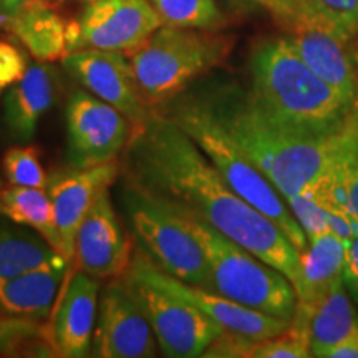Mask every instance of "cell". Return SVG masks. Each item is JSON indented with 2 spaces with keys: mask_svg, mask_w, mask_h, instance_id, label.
I'll return each mask as SVG.
<instances>
[{
  "mask_svg": "<svg viewBox=\"0 0 358 358\" xmlns=\"http://www.w3.org/2000/svg\"><path fill=\"white\" fill-rule=\"evenodd\" d=\"M131 259V243L106 189L80 224L71 264L95 279H116L127 274Z\"/></svg>",
  "mask_w": 358,
  "mask_h": 358,
  "instance_id": "5bb4252c",
  "label": "cell"
},
{
  "mask_svg": "<svg viewBox=\"0 0 358 358\" xmlns=\"http://www.w3.org/2000/svg\"><path fill=\"white\" fill-rule=\"evenodd\" d=\"M10 19H12L10 13H6V15L0 13V25H10Z\"/></svg>",
  "mask_w": 358,
  "mask_h": 358,
  "instance_id": "8d00e7d4",
  "label": "cell"
},
{
  "mask_svg": "<svg viewBox=\"0 0 358 358\" xmlns=\"http://www.w3.org/2000/svg\"><path fill=\"white\" fill-rule=\"evenodd\" d=\"M69 25L53 7H32L13 13L8 27L38 62H55L70 53Z\"/></svg>",
  "mask_w": 358,
  "mask_h": 358,
  "instance_id": "7402d4cb",
  "label": "cell"
},
{
  "mask_svg": "<svg viewBox=\"0 0 358 358\" xmlns=\"http://www.w3.org/2000/svg\"><path fill=\"white\" fill-rule=\"evenodd\" d=\"M357 62H358V48H357Z\"/></svg>",
  "mask_w": 358,
  "mask_h": 358,
  "instance_id": "f35d334b",
  "label": "cell"
},
{
  "mask_svg": "<svg viewBox=\"0 0 358 358\" xmlns=\"http://www.w3.org/2000/svg\"><path fill=\"white\" fill-rule=\"evenodd\" d=\"M40 340L48 342V327L43 320L0 313V353L12 355L35 345Z\"/></svg>",
  "mask_w": 358,
  "mask_h": 358,
  "instance_id": "83f0119b",
  "label": "cell"
},
{
  "mask_svg": "<svg viewBox=\"0 0 358 358\" xmlns=\"http://www.w3.org/2000/svg\"><path fill=\"white\" fill-rule=\"evenodd\" d=\"M343 284L352 295V299L358 303V226L352 241L347 245V261L343 271Z\"/></svg>",
  "mask_w": 358,
  "mask_h": 358,
  "instance_id": "4dcf8cb0",
  "label": "cell"
},
{
  "mask_svg": "<svg viewBox=\"0 0 358 358\" xmlns=\"http://www.w3.org/2000/svg\"><path fill=\"white\" fill-rule=\"evenodd\" d=\"M329 358H358V332L335 347Z\"/></svg>",
  "mask_w": 358,
  "mask_h": 358,
  "instance_id": "836d02e7",
  "label": "cell"
},
{
  "mask_svg": "<svg viewBox=\"0 0 358 358\" xmlns=\"http://www.w3.org/2000/svg\"><path fill=\"white\" fill-rule=\"evenodd\" d=\"M123 204L134 236L161 271L186 284L209 287L208 259L187 216L129 185Z\"/></svg>",
  "mask_w": 358,
  "mask_h": 358,
  "instance_id": "ba28073f",
  "label": "cell"
},
{
  "mask_svg": "<svg viewBox=\"0 0 358 358\" xmlns=\"http://www.w3.org/2000/svg\"><path fill=\"white\" fill-rule=\"evenodd\" d=\"M0 214L12 222L38 232L52 249L64 256V243L58 232L55 211L47 189L38 187L10 186L0 189Z\"/></svg>",
  "mask_w": 358,
  "mask_h": 358,
  "instance_id": "603a6c76",
  "label": "cell"
},
{
  "mask_svg": "<svg viewBox=\"0 0 358 358\" xmlns=\"http://www.w3.org/2000/svg\"><path fill=\"white\" fill-rule=\"evenodd\" d=\"M100 284L95 277L70 268L48 322V343L57 357L83 358L92 352Z\"/></svg>",
  "mask_w": 358,
  "mask_h": 358,
  "instance_id": "9a60e30c",
  "label": "cell"
},
{
  "mask_svg": "<svg viewBox=\"0 0 358 358\" xmlns=\"http://www.w3.org/2000/svg\"><path fill=\"white\" fill-rule=\"evenodd\" d=\"M120 166L111 161L92 168H65L48 176L47 192L50 196L58 232L64 243V257L73 261L75 237L98 196L116 181Z\"/></svg>",
  "mask_w": 358,
  "mask_h": 358,
  "instance_id": "2e32d148",
  "label": "cell"
},
{
  "mask_svg": "<svg viewBox=\"0 0 358 358\" xmlns=\"http://www.w3.org/2000/svg\"><path fill=\"white\" fill-rule=\"evenodd\" d=\"M164 25L216 30L224 25V13L216 0H150Z\"/></svg>",
  "mask_w": 358,
  "mask_h": 358,
  "instance_id": "d4e9b609",
  "label": "cell"
},
{
  "mask_svg": "<svg viewBox=\"0 0 358 358\" xmlns=\"http://www.w3.org/2000/svg\"><path fill=\"white\" fill-rule=\"evenodd\" d=\"M254 2L261 3L262 7L271 10V13L275 17L279 24L287 20L295 10L294 0H254Z\"/></svg>",
  "mask_w": 358,
  "mask_h": 358,
  "instance_id": "d6a6232c",
  "label": "cell"
},
{
  "mask_svg": "<svg viewBox=\"0 0 358 358\" xmlns=\"http://www.w3.org/2000/svg\"><path fill=\"white\" fill-rule=\"evenodd\" d=\"M123 279L166 357H203L206 348L224 334L222 327L196 303L161 284L156 275V262L145 249H134Z\"/></svg>",
  "mask_w": 358,
  "mask_h": 358,
  "instance_id": "52a82bcc",
  "label": "cell"
},
{
  "mask_svg": "<svg viewBox=\"0 0 358 358\" xmlns=\"http://www.w3.org/2000/svg\"><path fill=\"white\" fill-rule=\"evenodd\" d=\"M64 66L85 90L122 111L133 127L150 113L151 108L143 101L131 64L123 52L82 48L69 53Z\"/></svg>",
  "mask_w": 358,
  "mask_h": 358,
  "instance_id": "4fadbf2b",
  "label": "cell"
},
{
  "mask_svg": "<svg viewBox=\"0 0 358 358\" xmlns=\"http://www.w3.org/2000/svg\"><path fill=\"white\" fill-rule=\"evenodd\" d=\"M19 2V8L17 12L22 10V8H32V7H53L57 6V0H17Z\"/></svg>",
  "mask_w": 358,
  "mask_h": 358,
  "instance_id": "e575fe53",
  "label": "cell"
},
{
  "mask_svg": "<svg viewBox=\"0 0 358 358\" xmlns=\"http://www.w3.org/2000/svg\"><path fill=\"white\" fill-rule=\"evenodd\" d=\"M295 8L315 17L348 38L358 35V0H294Z\"/></svg>",
  "mask_w": 358,
  "mask_h": 358,
  "instance_id": "4316f807",
  "label": "cell"
},
{
  "mask_svg": "<svg viewBox=\"0 0 358 358\" xmlns=\"http://www.w3.org/2000/svg\"><path fill=\"white\" fill-rule=\"evenodd\" d=\"M196 93L284 198L329 179L358 151V103L342 127L308 133L268 116L237 85H214Z\"/></svg>",
  "mask_w": 358,
  "mask_h": 358,
  "instance_id": "7a4b0ae2",
  "label": "cell"
},
{
  "mask_svg": "<svg viewBox=\"0 0 358 358\" xmlns=\"http://www.w3.org/2000/svg\"><path fill=\"white\" fill-rule=\"evenodd\" d=\"M0 189H2V182H0Z\"/></svg>",
  "mask_w": 358,
  "mask_h": 358,
  "instance_id": "ab89813d",
  "label": "cell"
},
{
  "mask_svg": "<svg viewBox=\"0 0 358 358\" xmlns=\"http://www.w3.org/2000/svg\"><path fill=\"white\" fill-rule=\"evenodd\" d=\"M290 327L308 340L312 357L329 358L335 347L358 332V313L345 284L313 303L297 302Z\"/></svg>",
  "mask_w": 358,
  "mask_h": 358,
  "instance_id": "ac0fdd59",
  "label": "cell"
},
{
  "mask_svg": "<svg viewBox=\"0 0 358 358\" xmlns=\"http://www.w3.org/2000/svg\"><path fill=\"white\" fill-rule=\"evenodd\" d=\"M156 275L164 287L182 295L187 301L196 303L204 313H208L217 325L222 327L224 332L237 335L250 342H262V340L277 337L285 332L290 324V320L245 307L243 303L214 294L208 289L198 287V285L186 284L161 271L158 266H156Z\"/></svg>",
  "mask_w": 358,
  "mask_h": 358,
  "instance_id": "e0dca14e",
  "label": "cell"
},
{
  "mask_svg": "<svg viewBox=\"0 0 358 358\" xmlns=\"http://www.w3.org/2000/svg\"><path fill=\"white\" fill-rule=\"evenodd\" d=\"M0 6H2V8L7 13L13 15V13L17 12V8H19V2H17V0H0Z\"/></svg>",
  "mask_w": 358,
  "mask_h": 358,
  "instance_id": "d590c367",
  "label": "cell"
},
{
  "mask_svg": "<svg viewBox=\"0 0 358 358\" xmlns=\"http://www.w3.org/2000/svg\"><path fill=\"white\" fill-rule=\"evenodd\" d=\"M123 169L129 186L209 224L299 287V249L272 219L241 198L196 143L159 110L151 108L133 127Z\"/></svg>",
  "mask_w": 358,
  "mask_h": 358,
  "instance_id": "6da1fadb",
  "label": "cell"
},
{
  "mask_svg": "<svg viewBox=\"0 0 358 358\" xmlns=\"http://www.w3.org/2000/svg\"><path fill=\"white\" fill-rule=\"evenodd\" d=\"M280 25L303 62L347 101L357 103L358 62L352 38L299 8Z\"/></svg>",
  "mask_w": 358,
  "mask_h": 358,
  "instance_id": "30bf717a",
  "label": "cell"
},
{
  "mask_svg": "<svg viewBox=\"0 0 358 358\" xmlns=\"http://www.w3.org/2000/svg\"><path fill=\"white\" fill-rule=\"evenodd\" d=\"M80 2H85V3H88V2H93V0H80Z\"/></svg>",
  "mask_w": 358,
  "mask_h": 358,
  "instance_id": "74e56055",
  "label": "cell"
},
{
  "mask_svg": "<svg viewBox=\"0 0 358 358\" xmlns=\"http://www.w3.org/2000/svg\"><path fill=\"white\" fill-rule=\"evenodd\" d=\"M187 219L208 259V290L268 315L292 320L297 292L287 277L209 224L191 216Z\"/></svg>",
  "mask_w": 358,
  "mask_h": 358,
  "instance_id": "8992f818",
  "label": "cell"
},
{
  "mask_svg": "<svg viewBox=\"0 0 358 358\" xmlns=\"http://www.w3.org/2000/svg\"><path fill=\"white\" fill-rule=\"evenodd\" d=\"M2 168L10 186L47 189L48 176L42 166L38 150L35 146L19 145L7 150L2 159Z\"/></svg>",
  "mask_w": 358,
  "mask_h": 358,
  "instance_id": "484cf974",
  "label": "cell"
},
{
  "mask_svg": "<svg viewBox=\"0 0 358 358\" xmlns=\"http://www.w3.org/2000/svg\"><path fill=\"white\" fill-rule=\"evenodd\" d=\"M232 38L211 30L163 25L129 53L134 80L150 108L181 95L226 60Z\"/></svg>",
  "mask_w": 358,
  "mask_h": 358,
  "instance_id": "5b68a950",
  "label": "cell"
},
{
  "mask_svg": "<svg viewBox=\"0 0 358 358\" xmlns=\"http://www.w3.org/2000/svg\"><path fill=\"white\" fill-rule=\"evenodd\" d=\"M27 66L29 64L24 53L15 45L0 40V95L24 77Z\"/></svg>",
  "mask_w": 358,
  "mask_h": 358,
  "instance_id": "f546056e",
  "label": "cell"
},
{
  "mask_svg": "<svg viewBox=\"0 0 358 358\" xmlns=\"http://www.w3.org/2000/svg\"><path fill=\"white\" fill-rule=\"evenodd\" d=\"M345 261L347 244L332 231L308 239V245L301 252L297 302L313 303L343 284Z\"/></svg>",
  "mask_w": 358,
  "mask_h": 358,
  "instance_id": "44dd1931",
  "label": "cell"
},
{
  "mask_svg": "<svg viewBox=\"0 0 358 358\" xmlns=\"http://www.w3.org/2000/svg\"><path fill=\"white\" fill-rule=\"evenodd\" d=\"M71 262L66 259L0 280V307L13 315L45 320L52 313Z\"/></svg>",
  "mask_w": 358,
  "mask_h": 358,
  "instance_id": "ffe728a7",
  "label": "cell"
},
{
  "mask_svg": "<svg viewBox=\"0 0 358 358\" xmlns=\"http://www.w3.org/2000/svg\"><path fill=\"white\" fill-rule=\"evenodd\" d=\"M155 108L171 118L208 156L227 185L241 198L272 219L285 232L299 252L307 248V234L289 206L282 201L280 192L249 159V156L232 140L229 133L219 124L198 93L182 92L181 95Z\"/></svg>",
  "mask_w": 358,
  "mask_h": 358,
  "instance_id": "277c9868",
  "label": "cell"
},
{
  "mask_svg": "<svg viewBox=\"0 0 358 358\" xmlns=\"http://www.w3.org/2000/svg\"><path fill=\"white\" fill-rule=\"evenodd\" d=\"M345 208L353 217L358 219V153L345 169Z\"/></svg>",
  "mask_w": 358,
  "mask_h": 358,
  "instance_id": "1f68e13d",
  "label": "cell"
},
{
  "mask_svg": "<svg viewBox=\"0 0 358 358\" xmlns=\"http://www.w3.org/2000/svg\"><path fill=\"white\" fill-rule=\"evenodd\" d=\"M250 358H307L312 357L308 340L301 332L287 327L277 337L256 342L249 352Z\"/></svg>",
  "mask_w": 358,
  "mask_h": 358,
  "instance_id": "f1b7e54d",
  "label": "cell"
},
{
  "mask_svg": "<svg viewBox=\"0 0 358 358\" xmlns=\"http://www.w3.org/2000/svg\"><path fill=\"white\" fill-rule=\"evenodd\" d=\"M62 259L43 237L0 221V280Z\"/></svg>",
  "mask_w": 358,
  "mask_h": 358,
  "instance_id": "cb8c5ba5",
  "label": "cell"
},
{
  "mask_svg": "<svg viewBox=\"0 0 358 358\" xmlns=\"http://www.w3.org/2000/svg\"><path fill=\"white\" fill-rule=\"evenodd\" d=\"M66 151L75 168L106 164L122 155L131 136L133 124L115 106L90 93L71 92L65 110Z\"/></svg>",
  "mask_w": 358,
  "mask_h": 358,
  "instance_id": "9c48e42d",
  "label": "cell"
},
{
  "mask_svg": "<svg viewBox=\"0 0 358 358\" xmlns=\"http://www.w3.org/2000/svg\"><path fill=\"white\" fill-rule=\"evenodd\" d=\"M254 103L277 122L308 133L342 127L355 108L324 82L299 55L287 37L264 40L249 62Z\"/></svg>",
  "mask_w": 358,
  "mask_h": 358,
  "instance_id": "3957f363",
  "label": "cell"
},
{
  "mask_svg": "<svg viewBox=\"0 0 358 358\" xmlns=\"http://www.w3.org/2000/svg\"><path fill=\"white\" fill-rule=\"evenodd\" d=\"M58 75L48 62L27 66L24 77L3 98V124L13 141L29 143L37 134L40 120L57 100Z\"/></svg>",
  "mask_w": 358,
  "mask_h": 358,
  "instance_id": "d6986e66",
  "label": "cell"
},
{
  "mask_svg": "<svg viewBox=\"0 0 358 358\" xmlns=\"http://www.w3.org/2000/svg\"><path fill=\"white\" fill-rule=\"evenodd\" d=\"M163 25L150 0H93L77 20V50L131 53Z\"/></svg>",
  "mask_w": 358,
  "mask_h": 358,
  "instance_id": "7c38bea8",
  "label": "cell"
},
{
  "mask_svg": "<svg viewBox=\"0 0 358 358\" xmlns=\"http://www.w3.org/2000/svg\"><path fill=\"white\" fill-rule=\"evenodd\" d=\"M156 335L134 301L123 277L103 290L90 355L101 358H150L156 355Z\"/></svg>",
  "mask_w": 358,
  "mask_h": 358,
  "instance_id": "8fae6325",
  "label": "cell"
}]
</instances>
